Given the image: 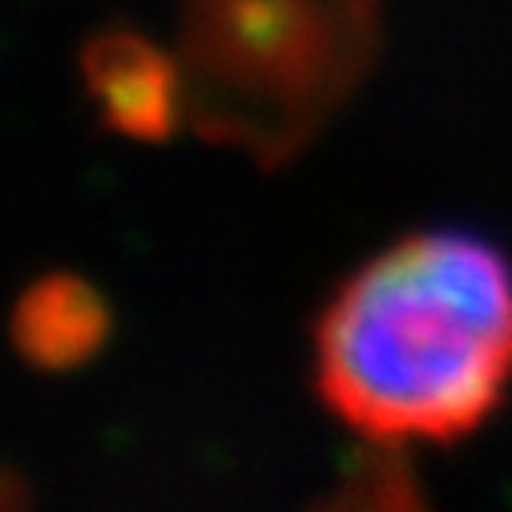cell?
Listing matches in <instances>:
<instances>
[{"instance_id":"obj_1","label":"cell","mask_w":512,"mask_h":512,"mask_svg":"<svg viewBox=\"0 0 512 512\" xmlns=\"http://www.w3.org/2000/svg\"><path fill=\"white\" fill-rule=\"evenodd\" d=\"M315 392L371 444H448L512 388V267L484 238L420 230L355 267L311 323Z\"/></svg>"},{"instance_id":"obj_2","label":"cell","mask_w":512,"mask_h":512,"mask_svg":"<svg viewBox=\"0 0 512 512\" xmlns=\"http://www.w3.org/2000/svg\"><path fill=\"white\" fill-rule=\"evenodd\" d=\"M379 53V0H178L182 125L279 166L359 89Z\"/></svg>"},{"instance_id":"obj_3","label":"cell","mask_w":512,"mask_h":512,"mask_svg":"<svg viewBox=\"0 0 512 512\" xmlns=\"http://www.w3.org/2000/svg\"><path fill=\"white\" fill-rule=\"evenodd\" d=\"M81 77L97 105V121L121 138L162 142L174 125H182L178 61L138 29L93 33L81 49Z\"/></svg>"},{"instance_id":"obj_4","label":"cell","mask_w":512,"mask_h":512,"mask_svg":"<svg viewBox=\"0 0 512 512\" xmlns=\"http://www.w3.org/2000/svg\"><path fill=\"white\" fill-rule=\"evenodd\" d=\"M109 331V311L93 283L53 271L33 279L9 319L17 355L37 371H69L85 363Z\"/></svg>"}]
</instances>
